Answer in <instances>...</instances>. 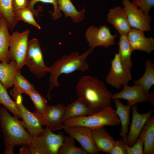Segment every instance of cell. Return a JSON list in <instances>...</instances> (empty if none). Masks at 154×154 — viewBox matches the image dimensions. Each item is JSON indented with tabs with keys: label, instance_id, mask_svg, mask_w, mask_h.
I'll return each instance as SVG.
<instances>
[{
	"label": "cell",
	"instance_id": "cell-1",
	"mask_svg": "<svg viewBox=\"0 0 154 154\" xmlns=\"http://www.w3.org/2000/svg\"><path fill=\"white\" fill-rule=\"evenodd\" d=\"M76 90L78 99L93 114L111 106L112 92L103 82L96 77L82 76L78 82Z\"/></svg>",
	"mask_w": 154,
	"mask_h": 154
},
{
	"label": "cell",
	"instance_id": "cell-2",
	"mask_svg": "<svg viewBox=\"0 0 154 154\" xmlns=\"http://www.w3.org/2000/svg\"><path fill=\"white\" fill-rule=\"evenodd\" d=\"M93 50L90 48L81 54L78 51L72 52L68 55L62 56L48 67V72L50 74L47 95L48 100L50 99L52 90L60 85L58 81L60 75L71 73L76 71L84 72L88 69L89 65L86 60Z\"/></svg>",
	"mask_w": 154,
	"mask_h": 154
},
{
	"label": "cell",
	"instance_id": "cell-3",
	"mask_svg": "<svg viewBox=\"0 0 154 154\" xmlns=\"http://www.w3.org/2000/svg\"><path fill=\"white\" fill-rule=\"evenodd\" d=\"M0 126L5 145L4 154H13L15 146L28 145L33 139L21 121L11 116L4 106L0 108Z\"/></svg>",
	"mask_w": 154,
	"mask_h": 154
},
{
	"label": "cell",
	"instance_id": "cell-4",
	"mask_svg": "<svg viewBox=\"0 0 154 154\" xmlns=\"http://www.w3.org/2000/svg\"><path fill=\"white\" fill-rule=\"evenodd\" d=\"M120 123L116 110L111 106L92 115L73 118L63 122L67 125L82 126L91 129L105 126H115Z\"/></svg>",
	"mask_w": 154,
	"mask_h": 154
},
{
	"label": "cell",
	"instance_id": "cell-5",
	"mask_svg": "<svg viewBox=\"0 0 154 154\" xmlns=\"http://www.w3.org/2000/svg\"><path fill=\"white\" fill-rule=\"evenodd\" d=\"M52 132L46 127L41 133L33 137L28 145L31 154H58V150L63 142L64 134L60 131L57 134Z\"/></svg>",
	"mask_w": 154,
	"mask_h": 154
},
{
	"label": "cell",
	"instance_id": "cell-6",
	"mask_svg": "<svg viewBox=\"0 0 154 154\" xmlns=\"http://www.w3.org/2000/svg\"><path fill=\"white\" fill-rule=\"evenodd\" d=\"M25 64L38 78L44 77L48 72V67L45 64L40 45L36 38H33L28 42Z\"/></svg>",
	"mask_w": 154,
	"mask_h": 154
},
{
	"label": "cell",
	"instance_id": "cell-7",
	"mask_svg": "<svg viewBox=\"0 0 154 154\" xmlns=\"http://www.w3.org/2000/svg\"><path fill=\"white\" fill-rule=\"evenodd\" d=\"M30 33L27 29L22 32L16 31L12 33L9 43L10 59L16 61L17 69L20 70L25 64V59Z\"/></svg>",
	"mask_w": 154,
	"mask_h": 154
},
{
	"label": "cell",
	"instance_id": "cell-8",
	"mask_svg": "<svg viewBox=\"0 0 154 154\" xmlns=\"http://www.w3.org/2000/svg\"><path fill=\"white\" fill-rule=\"evenodd\" d=\"M10 93L19 109L23 119L21 121L23 126L33 137H36L41 133L44 129L38 116L34 112H31L25 107L23 104L21 95L18 94L13 89Z\"/></svg>",
	"mask_w": 154,
	"mask_h": 154
},
{
	"label": "cell",
	"instance_id": "cell-9",
	"mask_svg": "<svg viewBox=\"0 0 154 154\" xmlns=\"http://www.w3.org/2000/svg\"><path fill=\"white\" fill-rule=\"evenodd\" d=\"M117 35L111 34L109 28L104 25L99 28L91 25L86 30L85 36L89 46L92 49L97 46H103L106 48L115 44Z\"/></svg>",
	"mask_w": 154,
	"mask_h": 154
},
{
	"label": "cell",
	"instance_id": "cell-10",
	"mask_svg": "<svg viewBox=\"0 0 154 154\" xmlns=\"http://www.w3.org/2000/svg\"><path fill=\"white\" fill-rule=\"evenodd\" d=\"M116 99L126 100L127 105L131 107L137 103L144 102H148L154 106V92L146 95L142 87L137 84H134L131 86L127 85L123 86L121 91L112 94V99Z\"/></svg>",
	"mask_w": 154,
	"mask_h": 154
},
{
	"label": "cell",
	"instance_id": "cell-11",
	"mask_svg": "<svg viewBox=\"0 0 154 154\" xmlns=\"http://www.w3.org/2000/svg\"><path fill=\"white\" fill-rule=\"evenodd\" d=\"M63 129L69 135L77 140L88 153H98L99 151L94 141L91 129L82 126L64 124Z\"/></svg>",
	"mask_w": 154,
	"mask_h": 154
},
{
	"label": "cell",
	"instance_id": "cell-12",
	"mask_svg": "<svg viewBox=\"0 0 154 154\" xmlns=\"http://www.w3.org/2000/svg\"><path fill=\"white\" fill-rule=\"evenodd\" d=\"M122 3L128 22L131 27L145 31L151 30V18L129 0H123Z\"/></svg>",
	"mask_w": 154,
	"mask_h": 154
},
{
	"label": "cell",
	"instance_id": "cell-13",
	"mask_svg": "<svg viewBox=\"0 0 154 154\" xmlns=\"http://www.w3.org/2000/svg\"><path fill=\"white\" fill-rule=\"evenodd\" d=\"M132 78L131 71L125 70L120 61L118 53L111 60V67L106 77V83L117 89L127 85Z\"/></svg>",
	"mask_w": 154,
	"mask_h": 154
},
{
	"label": "cell",
	"instance_id": "cell-14",
	"mask_svg": "<svg viewBox=\"0 0 154 154\" xmlns=\"http://www.w3.org/2000/svg\"><path fill=\"white\" fill-rule=\"evenodd\" d=\"M131 107L132 111V121L126 138V143L129 147L132 146L135 142L145 123L153 112V110L151 109L146 113L141 114L138 113L136 104Z\"/></svg>",
	"mask_w": 154,
	"mask_h": 154
},
{
	"label": "cell",
	"instance_id": "cell-15",
	"mask_svg": "<svg viewBox=\"0 0 154 154\" xmlns=\"http://www.w3.org/2000/svg\"><path fill=\"white\" fill-rule=\"evenodd\" d=\"M64 107L62 103L48 106L44 116L42 117L38 116L42 126H45L52 132L63 129L62 119Z\"/></svg>",
	"mask_w": 154,
	"mask_h": 154
},
{
	"label": "cell",
	"instance_id": "cell-16",
	"mask_svg": "<svg viewBox=\"0 0 154 154\" xmlns=\"http://www.w3.org/2000/svg\"><path fill=\"white\" fill-rule=\"evenodd\" d=\"M127 36L133 51L138 50L149 54L154 50V39L152 37H146L144 31L135 28H131Z\"/></svg>",
	"mask_w": 154,
	"mask_h": 154
},
{
	"label": "cell",
	"instance_id": "cell-17",
	"mask_svg": "<svg viewBox=\"0 0 154 154\" xmlns=\"http://www.w3.org/2000/svg\"><path fill=\"white\" fill-rule=\"evenodd\" d=\"M107 17L108 21L120 35H127L132 28L124 8L119 6L110 9Z\"/></svg>",
	"mask_w": 154,
	"mask_h": 154
},
{
	"label": "cell",
	"instance_id": "cell-18",
	"mask_svg": "<svg viewBox=\"0 0 154 154\" xmlns=\"http://www.w3.org/2000/svg\"><path fill=\"white\" fill-rule=\"evenodd\" d=\"M96 146L99 151L110 154L115 141L104 126L92 129Z\"/></svg>",
	"mask_w": 154,
	"mask_h": 154
},
{
	"label": "cell",
	"instance_id": "cell-19",
	"mask_svg": "<svg viewBox=\"0 0 154 154\" xmlns=\"http://www.w3.org/2000/svg\"><path fill=\"white\" fill-rule=\"evenodd\" d=\"M143 143L144 153H154V116L147 121L141 130L139 137Z\"/></svg>",
	"mask_w": 154,
	"mask_h": 154
},
{
	"label": "cell",
	"instance_id": "cell-20",
	"mask_svg": "<svg viewBox=\"0 0 154 154\" xmlns=\"http://www.w3.org/2000/svg\"><path fill=\"white\" fill-rule=\"evenodd\" d=\"M118 44V54L121 64L125 70L131 71L132 66L131 57L133 51L129 44L127 35H120Z\"/></svg>",
	"mask_w": 154,
	"mask_h": 154
},
{
	"label": "cell",
	"instance_id": "cell-21",
	"mask_svg": "<svg viewBox=\"0 0 154 154\" xmlns=\"http://www.w3.org/2000/svg\"><path fill=\"white\" fill-rule=\"evenodd\" d=\"M93 114L91 110L78 99L64 107L62 122L71 118Z\"/></svg>",
	"mask_w": 154,
	"mask_h": 154
},
{
	"label": "cell",
	"instance_id": "cell-22",
	"mask_svg": "<svg viewBox=\"0 0 154 154\" xmlns=\"http://www.w3.org/2000/svg\"><path fill=\"white\" fill-rule=\"evenodd\" d=\"M11 35L7 22L2 17L0 21V61L8 63L10 59L9 47Z\"/></svg>",
	"mask_w": 154,
	"mask_h": 154
},
{
	"label": "cell",
	"instance_id": "cell-23",
	"mask_svg": "<svg viewBox=\"0 0 154 154\" xmlns=\"http://www.w3.org/2000/svg\"><path fill=\"white\" fill-rule=\"evenodd\" d=\"M114 100L116 108V113L121 124L119 135L126 142L131 107L128 105L123 104L119 99H116Z\"/></svg>",
	"mask_w": 154,
	"mask_h": 154
},
{
	"label": "cell",
	"instance_id": "cell-24",
	"mask_svg": "<svg viewBox=\"0 0 154 154\" xmlns=\"http://www.w3.org/2000/svg\"><path fill=\"white\" fill-rule=\"evenodd\" d=\"M15 61L9 63H0V82L7 90L13 86L17 70Z\"/></svg>",
	"mask_w": 154,
	"mask_h": 154
},
{
	"label": "cell",
	"instance_id": "cell-25",
	"mask_svg": "<svg viewBox=\"0 0 154 154\" xmlns=\"http://www.w3.org/2000/svg\"><path fill=\"white\" fill-rule=\"evenodd\" d=\"M57 1L60 10L63 12L66 18L70 17L75 23L80 22L84 19L86 11L84 8L78 11L70 0Z\"/></svg>",
	"mask_w": 154,
	"mask_h": 154
},
{
	"label": "cell",
	"instance_id": "cell-26",
	"mask_svg": "<svg viewBox=\"0 0 154 154\" xmlns=\"http://www.w3.org/2000/svg\"><path fill=\"white\" fill-rule=\"evenodd\" d=\"M145 69L143 76L137 80H134V84H139L142 88L145 94L147 95L151 87L154 84V67L150 59L145 63Z\"/></svg>",
	"mask_w": 154,
	"mask_h": 154
},
{
	"label": "cell",
	"instance_id": "cell-27",
	"mask_svg": "<svg viewBox=\"0 0 154 154\" xmlns=\"http://www.w3.org/2000/svg\"><path fill=\"white\" fill-rule=\"evenodd\" d=\"M11 0H0V14L5 20L8 27L11 31H13L18 21L15 19Z\"/></svg>",
	"mask_w": 154,
	"mask_h": 154
},
{
	"label": "cell",
	"instance_id": "cell-28",
	"mask_svg": "<svg viewBox=\"0 0 154 154\" xmlns=\"http://www.w3.org/2000/svg\"><path fill=\"white\" fill-rule=\"evenodd\" d=\"M0 104L11 112L18 119L21 118L19 109L15 102L12 100L8 95L7 89L0 82Z\"/></svg>",
	"mask_w": 154,
	"mask_h": 154
},
{
	"label": "cell",
	"instance_id": "cell-29",
	"mask_svg": "<svg viewBox=\"0 0 154 154\" xmlns=\"http://www.w3.org/2000/svg\"><path fill=\"white\" fill-rule=\"evenodd\" d=\"M74 139L71 136H64L62 145L59 149L58 154H87L82 148L77 147Z\"/></svg>",
	"mask_w": 154,
	"mask_h": 154
},
{
	"label": "cell",
	"instance_id": "cell-30",
	"mask_svg": "<svg viewBox=\"0 0 154 154\" xmlns=\"http://www.w3.org/2000/svg\"><path fill=\"white\" fill-rule=\"evenodd\" d=\"M27 95L30 97L34 104L36 110L35 112L40 117H43L48 106L46 100L42 97L35 89L31 91Z\"/></svg>",
	"mask_w": 154,
	"mask_h": 154
},
{
	"label": "cell",
	"instance_id": "cell-31",
	"mask_svg": "<svg viewBox=\"0 0 154 154\" xmlns=\"http://www.w3.org/2000/svg\"><path fill=\"white\" fill-rule=\"evenodd\" d=\"M13 89L18 94L23 93L27 94L35 88L34 86L30 83L21 74L20 70L17 69L15 75Z\"/></svg>",
	"mask_w": 154,
	"mask_h": 154
},
{
	"label": "cell",
	"instance_id": "cell-32",
	"mask_svg": "<svg viewBox=\"0 0 154 154\" xmlns=\"http://www.w3.org/2000/svg\"><path fill=\"white\" fill-rule=\"evenodd\" d=\"M38 2L50 3L53 5L54 11H50L49 12L53 20H56L61 16V13L58 7L57 0H31L29 1L28 7L37 18H38L39 14V12L42 10V7L40 6L38 9L35 10L34 8V6L36 3Z\"/></svg>",
	"mask_w": 154,
	"mask_h": 154
},
{
	"label": "cell",
	"instance_id": "cell-33",
	"mask_svg": "<svg viewBox=\"0 0 154 154\" xmlns=\"http://www.w3.org/2000/svg\"><path fill=\"white\" fill-rule=\"evenodd\" d=\"M13 13L14 18L16 21L21 20L39 29H41L40 26L34 18V13L28 7L14 10Z\"/></svg>",
	"mask_w": 154,
	"mask_h": 154
},
{
	"label": "cell",
	"instance_id": "cell-34",
	"mask_svg": "<svg viewBox=\"0 0 154 154\" xmlns=\"http://www.w3.org/2000/svg\"><path fill=\"white\" fill-rule=\"evenodd\" d=\"M131 2L147 15H149L150 9L154 6V0H133Z\"/></svg>",
	"mask_w": 154,
	"mask_h": 154
},
{
	"label": "cell",
	"instance_id": "cell-35",
	"mask_svg": "<svg viewBox=\"0 0 154 154\" xmlns=\"http://www.w3.org/2000/svg\"><path fill=\"white\" fill-rule=\"evenodd\" d=\"M143 143L139 137L131 146H126L127 154H143Z\"/></svg>",
	"mask_w": 154,
	"mask_h": 154
},
{
	"label": "cell",
	"instance_id": "cell-36",
	"mask_svg": "<svg viewBox=\"0 0 154 154\" xmlns=\"http://www.w3.org/2000/svg\"><path fill=\"white\" fill-rule=\"evenodd\" d=\"M126 142L123 139L116 141L110 152V154H127Z\"/></svg>",
	"mask_w": 154,
	"mask_h": 154
},
{
	"label": "cell",
	"instance_id": "cell-37",
	"mask_svg": "<svg viewBox=\"0 0 154 154\" xmlns=\"http://www.w3.org/2000/svg\"><path fill=\"white\" fill-rule=\"evenodd\" d=\"M13 11L28 7L29 1V0H11Z\"/></svg>",
	"mask_w": 154,
	"mask_h": 154
},
{
	"label": "cell",
	"instance_id": "cell-38",
	"mask_svg": "<svg viewBox=\"0 0 154 154\" xmlns=\"http://www.w3.org/2000/svg\"><path fill=\"white\" fill-rule=\"evenodd\" d=\"M19 154H31V152L29 147L27 145L26 146H23L20 149Z\"/></svg>",
	"mask_w": 154,
	"mask_h": 154
},
{
	"label": "cell",
	"instance_id": "cell-39",
	"mask_svg": "<svg viewBox=\"0 0 154 154\" xmlns=\"http://www.w3.org/2000/svg\"><path fill=\"white\" fill-rule=\"evenodd\" d=\"M2 17H3V15L1 14H0V21Z\"/></svg>",
	"mask_w": 154,
	"mask_h": 154
}]
</instances>
